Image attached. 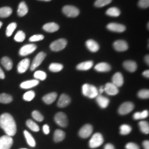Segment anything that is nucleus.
I'll list each match as a JSON object with an SVG mask.
<instances>
[{"label": "nucleus", "instance_id": "nucleus-10", "mask_svg": "<svg viewBox=\"0 0 149 149\" xmlns=\"http://www.w3.org/2000/svg\"><path fill=\"white\" fill-rule=\"evenodd\" d=\"M46 57V54L44 52H40L34 58L32 62V65L31 66V70L33 71L42 63Z\"/></svg>", "mask_w": 149, "mask_h": 149}, {"label": "nucleus", "instance_id": "nucleus-43", "mask_svg": "<svg viewBox=\"0 0 149 149\" xmlns=\"http://www.w3.org/2000/svg\"><path fill=\"white\" fill-rule=\"evenodd\" d=\"M32 117L38 122H42L44 120L43 115L38 111H34L32 112Z\"/></svg>", "mask_w": 149, "mask_h": 149}, {"label": "nucleus", "instance_id": "nucleus-9", "mask_svg": "<svg viewBox=\"0 0 149 149\" xmlns=\"http://www.w3.org/2000/svg\"><path fill=\"white\" fill-rule=\"evenodd\" d=\"M134 109V105L131 102H126L123 103L119 107L118 112L121 115H125L133 111Z\"/></svg>", "mask_w": 149, "mask_h": 149}, {"label": "nucleus", "instance_id": "nucleus-34", "mask_svg": "<svg viewBox=\"0 0 149 149\" xmlns=\"http://www.w3.org/2000/svg\"><path fill=\"white\" fill-rule=\"evenodd\" d=\"M26 125L28 128H29L31 130L34 132H39L40 130V128L39 126L37 124L33 121L31 119H28L27 120L26 122Z\"/></svg>", "mask_w": 149, "mask_h": 149}, {"label": "nucleus", "instance_id": "nucleus-12", "mask_svg": "<svg viewBox=\"0 0 149 149\" xmlns=\"http://www.w3.org/2000/svg\"><path fill=\"white\" fill-rule=\"evenodd\" d=\"M104 89L107 94L110 96H115L119 93L118 87L114 85L112 82L107 83L105 87H104Z\"/></svg>", "mask_w": 149, "mask_h": 149}, {"label": "nucleus", "instance_id": "nucleus-7", "mask_svg": "<svg viewBox=\"0 0 149 149\" xmlns=\"http://www.w3.org/2000/svg\"><path fill=\"white\" fill-rule=\"evenodd\" d=\"M13 143V140L8 135L0 137V149H10Z\"/></svg>", "mask_w": 149, "mask_h": 149}, {"label": "nucleus", "instance_id": "nucleus-28", "mask_svg": "<svg viewBox=\"0 0 149 149\" xmlns=\"http://www.w3.org/2000/svg\"><path fill=\"white\" fill-rule=\"evenodd\" d=\"M65 138V133L60 129H57L55 131L54 134V140L56 143L63 141Z\"/></svg>", "mask_w": 149, "mask_h": 149}, {"label": "nucleus", "instance_id": "nucleus-46", "mask_svg": "<svg viewBox=\"0 0 149 149\" xmlns=\"http://www.w3.org/2000/svg\"><path fill=\"white\" fill-rule=\"evenodd\" d=\"M138 6L141 8H147L149 6V0H140Z\"/></svg>", "mask_w": 149, "mask_h": 149}, {"label": "nucleus", "instance_id": "nucleus-11", "mask_svg": "<svg viewBox=\"0 0 149 149\" xmlns=\"http://www.w3.org/2000/svg\"><path fill=\"white\" fill-rule=\"evenodd\" d=\"M93 130V127L89 124L84 125L79 131V136L84 139L88 138L92 133Z\"/></svg>", "mask_w": 149, "mask_h": 149}, {"label": "nucleus", "instance_id": "nucleus-22", "mask_svg": "<svg viewBox=\"0 0 149 149\" xmlns=\"http://www.w3.org/2000/svg\"><path fill=\"white\" fill-rule=\"evenodd\" d=\"M39 82L38 80H28L21 83L20 87L23 89H29L36 87L39 84Z\"/></svg>", "mask_w": 149, "mask_h": 149}, {"label": "nucleus", "instance_id": "nucleus-38", "mask_svg": "<svg viewBox=\"0 0 149 149\" xmlns=\"http://www.w3.org/2000/svg\"><path fill=\"white\" fill-rule=\"evenodd\" d=\"M47 74L43 71L38 70L34 72V77L36 80L44 81L47 79Z\"/></svg>", "mask_w": 149, "mask_h": 149}, {"label": "nucleus", "instance_id": "nucleus-29", "mask_svg": "<svg viewBox=\"0 0 149 149\" xmlns=\"http://www.w3.org/2000/svg\"><path fill=\"white\" fill-rule=\"evenodd\" d=\"M12 13V9L10 7H3L0 8V18H7Z\"/></svg>", "mask_w": 149, "mask_h": 149}, {"label": "nucleus", "instance_id": "nucleus-3", "mask_svg": "<svg viewBox=\"0 0 149 149\" xmlns=\"http://www.w3.org/2000/svg\"><path fill=\"white\" fill-rule=\"evenodd\" d=\"M104 142V139L101 134L96 133L93 135L89 141V146L91 148L95 149L100 147Z\"/></svg>", "mask_w": 149, "mask_h": 149}, {"label": "nucleus", "instance_id": "nucleus-6", "mask_svg": "<svg viewBox=\"0 0 149 149\" xmlns=\"http://www.w3.org/2000/svg\"><path fill=\"white\" fill-rule=\"evenodd\" d=\"M54 120L56 123L61 127H66L68 125V120L66 114L63 112H59L56 114Z\"/></svg>", "mask_w": 149, "mask_h": 149}, {"label": "nucleus", "instance_id": "nucleus-20", "mask_svg": "<svg viewBox=\"0 0 149 149\" xmlns=\"http://www.w3.org/2000/svg\"><path fill=\"white\" fill-rule=\"evenodd\" d=\"M123 66L127 71L131 72H135L138 68L136 63L132 60H127L124 61L123 63Z\"/></svg>", "mask_w": 149, "mask_h": 149}, {"label": "nucleus", "instance_id": "nucleus-57", "mask_svg": "<svg viewBox=\"0 0 149 149\" xmlns=\"http://www.w3.org/2000/svg\"><path fill=\"white\" fill-rule=\"evenodd\" d=\"M149 23H148V29H149Z\"/></svg>", "mask_w": 149, "mask_h": 149}, {"label": "nucleus", "instance_id": "nucleus-55", "mask_svg": "<svg viewBox=\"0 0 149 149\" xmlns=\"http://www.w3.org/2000/svg\"><path fill=\"white\" fill-rule=\"evenodd\" d=\"M39 1H45V2H49L50 1L52 0H39Z\"/></svg>", "mask_w": 149, "mask_h": 149}, {"label": "nucleus", "instance_id": "nucleus-58", "mask_svg": "<svg viewBox=\"0 0 149 149\" xmlns=\"http://www.w3.org/2000/svg\"><path fill=\"white\" fill-rule=\"evenodd\" d=\"M24 149V148H23V149Z\"/></svg>", "mask_w": 149, "mask_h": 149}, {"label": "nucleus", "instance_id": "nucleus-35", "mask_svg": "<svg viewBox=\"0 0 149 149\" xmlns=\"http://www.w3.org/2000/svg\"><path fill=\"white\" fill-rule=\"evenodd\" d=\"M64 66L62 64L59 63H52L49 65V69L50 71L54 72H58L63 69Z\"/></svg>", "mask_w": 149, "mask_h": 149}, {"label": "nucleus", "instance_id": "nucleus-21", "mask_svg": "<svg viewBox=\"0 0 149 149\" xmlns=\"http://www.w3.org/2000/svg\"><path fill=\"white\" fill-rule=\"evenodd\" d=\"M28 8L25 2L22 1L18 6L17 10V15L19 17H23L26 16L28 13Z\"/></svg>", "mask_w": 149, "mask_h": 149}, {"label": "nucleus", "instance_id": "nucleus-8", "mask_svg": "<svg viewBox=\"0 0 149 149\" xmlns=\"http://www.w3.org/2000/svg\"><path fill=\"white\" fill-rule=\"evenodd\" d=\"M37 49V45L34 44H28L23 46L19 50V54L22 56H25L33 53Z\"/></svg>", "mask_w": 149, "mask_h": 149}, {"label": "nucleus", "instance_id": "nucleus-19", "mask_svg": "<svg viewBox=\"0 0 149 149\" xmlns=\"http://www.w3.org/2000/svg\"><path fill=\"white\" fill-rule=\"evenodd\" d=\"M43 28L45 32L53 33L59 30V26L54 22H50L44 24L43 26Z\"/></svg>", "mask_w": 149, "mask_h": 149}, {"label": "nucleus", "instance_id": "nucleus-5", "mask_svg": "<svg viewBox=\"0 0 149 149\" xmlns=\"http://www.w3.org/2000/svg\"><path fill=\"white\" fill-rule=\"evenodd\" d=\"M63 12L69 17H76L80 14L79 10L73 6L67 5L63 8Z\"/></svg>", "mask_w": 149, "mask_h": 149}, {"label": "nucleus", "instance_id": "nucleus-40", "mask_svg": "<svg viewBox=\"0 0 149 149\" xmlns=\"http://www.w3.org/2000/svg\"><path fill=\"white\" fill-rule=\"evenodd\" d=\"M26 38V34L22 31H19L15 36L14 39L17 42H23Z\"/></svg>", "mask_w": 149, "mask_h": 149}, {"label": "nucleus", "instance_id": "nucleus-33", "mask_svg": "<svg viewBox=\"0 0 149 149\" xmlns=\"http://www.w3.org/2000/svg\"><path fill=\"white\" fill-rule=\"evenodd\" d=\"M17 26V23L15 22L11 23L10 24H8V26L7 27L6 31V36L8 37H11V36L12 35V34L13 33L14 31H15Z\"/></svg>", "mask_w": 149, "mask_h": 149}, {"label": "nucleus", "instance_id": "nucleus-23", "mask_svg": "<svg viewBox=\"0 0 149 149\" xmlns=\"http://www.w3.org/2000/svg\"><path fill=\"white\" fill-rule=\"evenodd\" d=\"M96 101L102 108H106L109 103V99L106 97L101 95H98L97 96Z\"/></svg>", "mask_w": 149, "mask_h": 149}, {"label": "nucleus", "instance_id": "nucleus-36", "mask_svg": "<svg viewBox=\"0 0 149 149\" xmlns=\"http://www.w3.org/2000/svg\"><path fill=\"white\" fill-rule=\"evenodd\" d=\"M149 112L147 110H145L142 112H136L133 116V118L135 120H139L145 119L148 117Z\"/></svg>", "mask_w": 149, "mask_h": 149}, {"label": "nucleus", "instance_id": "nucleus-13", "mask_svg": "<svg viewBox=\"0 0 149 149\" xmlns=\"http://www.w3.org/2000/svg\"><path fill=\"white\" fill-rule=\"evenodd\" d=\"M107 28L110 31L118 33L124 32L126 29L125 26L119 23H111L107 26Z\"/></svg>", "mask_w": 149, "mask_h": 149}, {"label": "nucleus", "instance_id": "nucleus-44", "mask_svg": "<svg viewBox=\"0 0 149 149\" xmlns=\"http://www.w3.org/2000/svg\"><path fill=\"white\" fill-rule=\"evenodd\" d=\"M139 97L143 98V99H147L149 97V90H141L138 93Z\"/></svg>", "mask_w": 149, "mask_h": 149}, {"label": "nucleus", "instance_id": "nucleus-51", "mask_svg": "<svg viewBox=\"0 0 149 149\" xmlns=\"http://www.w3.org/2000/svg\"><path fill=\"white\" fill-rule=\"evenodd\" d=\"M104 149H115V148L112 144H107L104 146Z\"/></svg>", "mask_w": 149, "mask_h": 149}, {"label": "nucleus", "instance_id": "nucleus-41", "mask_svg": "<svg viewBox=\"0 0 149 149\" xmlns=\"http://www.w3.org/2000/svg\"><path fill=\"white\" fill-rule=\"evenodd\" d=\"M36 94L33 91H29L26 92L23 96V100L26 101H31L35 97Z\"/></svg>", "mask_w": 149, "mask_h": 149}, {"label": "nucleus", "instance_id": "nucleus-37", "mask_svg": "<svg viewBox=\"0 0 149 149\" xmlns=\"http://www.w3.org/2000/svg\"><path fill=\"white\" fill-rule=\"evenodd\" d=\"M139 125L141 131L145 134H148L149 133V123L146 121H141L139 123Z\"/></svg>", "mask_w": 149, "mask_h": 149}, {"label": "nucleus", "instance_id": "nucleus-15", "mask_svg": "<svg viewBox=\"0 0 149 149\" xmlns=\"http://www.w3.org/2000/svg\"><path fill=\"white\" fill-rule=\"evenodd\" d=\"M30 66V60L28 58L21 60L17 66V71L19 73L23 74L25 72Z\"/></svg>", "mask_w": 149, "mask_h": 149}, {"label": "nucleus", "instance_id": "nucleus-4", "mask_svg": "<svg viewBox=\"0 0 149 149\" xmlns=\"http://www.w3.org/2000/svg\"><path fill=\"white\" fill-rule=\"evenodd\" d=\"M67 41L65 39H59L50 44V48L54 52H59L63 50L67 45Z\"/></svg>", "mask_w": 149, "mask_h": 149}, {"label": "nucleus", "instance_id": "nucleus-24", "mask_svg": "<svg viewBox=\"0 0 149 149\" xmlns=\"http://www.w3.org/2000/svg\"><path fill=\"white\" fill-rule=\"evenodd\" d=\"M58 97L56 92H52L45 95L43 97V101L47 104H50L55 101Z\"/></svg>", "mask_w": 149, "mask_h": 149}, {"label": "nucleus", "instance_id": "nucleus-52", "mask_svg": "<svg viewBox=\"0 0 149 149\" xmlns=\"http://www.w3.org/2000/svg\"><path fill=\"white\" fill-rule=\"evenodd\" d=\"M143 76H145V77H146V78H149V71L148 70H145V71H144V72L143 73Z\"/></svg>", "mask_w": 149, "mask_h": 149}, {"label": "nucleus", "instance_id": "nucleus-26", "mask_svg": "<svg viewBox=\"0 0 149 149\" xmlns=\"http://www.w3.org/2000/svg\"><path fill=\"white\" fill-rule=\"evenodd\" d=\"M1 63L7 71L11 70L13 68V62L8 56L3 57L1 60Z\"/></svg>", "mask_w": 149, "mask_h": 149}, {"label": "nucleus", "instance_id": "nucleus-1", "mask_svg": "<svg viewBox=\"0 0 149 149\" xmlns=\"http://www.w3.org/2000/svg\"><path fill=\"white\" fill-rule=\"evenodd\" d=\"M0 127L5 131L7 135L11 137L14 136L17 132V126L14 118L7 113L1 115Z\"/></svg>", "mask_w": 149, "mask_h": 149}, {"label": "nucleus", "instance_id": "nucleus-47", "mask_svg": "<svg viewBox=\"0 0 149 149\" xmlns=\"http://www.w3.org/2000/svg\"><path fill=\"white\" fill-rule=\"evenodd\" d=\"M126 149H140L138 145L134 143H129L125 145Z\"/></svg>", "mask_w": 149, "mask_h": 149}, {"label": "nucleus", "instance_id": "nucleus-50", "mask_svg": "<svg viewBox=\"0 0 149 149\" xmlns=\"http://www.w3.org/2000/svg\"><path fill=\"white\" fill-rule=\"evenodd\" d=\"M5 79V74L3 72V71L1 69V68L0 67V79Z\"/></svg>", "mask_w": 149, "mask_h": 149}, {"label": "nucleus", "instance_id": "nucleus-30", "mask_svg": "<svg viewBox=\"0 0 149 149\" xmlns=\"http://www.w3.org/2000/svg\"><path fill=\"white\" fill-rule=\"evenodd\" d=\"M24 136H25V138L27 140L28 144L31 147L36 146V143L34 139L33 138V137L32 136V135L27 130L24 131Z\"/></svg>", "mask_w": 149, "mask_h": 149}, {"label": "nucleus", "instance_id": "nucleus-56", "mask_svg": "<svg viewBox=\"0 0 149 149\" xmlns=\"http://www.w3.org/2000/svg\"><path fill=\"white\" fill-rule=\"evenodd\" d=\"M2 24H3L2 22L0 21V29L1 28V27H2Z\"/></svg>", "mask_w": 149, "mask_h": 149}, {"label": "nucleus", "instance_id": "nucleus-25", "mask_svg": "<svg viewBox=\"0 0 149 149\" xmlns=\"http://www.w3.org/2000/svg\"><path fill=\"white\" fill-rule=\"evenodd\" d=\"M95 69L98 72H108L111 70V66L106 63H100L96 65Z\"/></svg>", "mask_w": 149, "mask_h": 149}, {"label": "nucleus", "instance_id": "nucleus-32", "mask_svg": "<svg viewBox=\"0 0 149 149\" xmlns=\"http://www.w3.org/2000/svg\"><path fill=\"white\" fill-rule=\"evenodd\" d=\"M106 15L110 17H117L120 15V11L117 7H111L107 10Z\"/></svg>", "mask_w": 149, "mask_h": 149}, {"label": "nucleus", "instance_id": "nucleus-2", "mask_svg": "<svg viewBox=\"0 0 149 149\" xmlns=\"http://www.w3.org/2000/svg\"><path fill=\"white\" fill-rule=\"evenodd\" d=\"M82 93L84 96L90 98H96L98 95V90L95 86L90 84H86L82 87Z\"/></svg>", "mask_w": 149, "mask_h": 149}, {"label": "nucleus", "instance_id": "nucleus-53", "mask_svg": "<svg viewBox=\"0 0 149 149\" xmlns=\"http://www.w3.org/2000/svg\"><path fill=\"white\" fill-rule=\"evenodd\" d=\"M145 62H146V63L148 64V65H149V55H146V56H145Z\"/></svg>", "mask_w": 149, "mask_h": 149}, {"label": "nucleus", "instance_id": "nucleus-49", "mask_svg": "<svg viewBox=\"0 0 149 149\" xmlns=\"http://www.w3.org/2000/svg\"><path fill=\"white\" fill-rule=\"evenodd\" d=\"M143 145L145 149H149V141L148 140H145L143 143Z\"/></svg>", "mask_w": 149, "mask_h": 149}, {"label": "nucleus", "instance_id": "nucleus-42", "mask_svg": "<svg viewBox=\"0 0 149 149\" xmlns=\"http://www.w3.org/2000/svg\"><path fill=\"white\" fill-rule=\"evenodd\" d=\"M112 0H96L95 6L96 7L101 8L105 6L108 5L112 2Z\"/></svg>", "mask_w": 149, "mask_h": 149}, {"label": "nucleus", "instance_id": "nucleus-27", "mask_svg": "<svg viewBox=\"0 0 149 149\" xmlns=\"http://www.w3.org/2000/svg\"><path fill=\"white\" fill-rule=\"evenodd\" d=\"M93 65V62L92 61H87L77 65L76 69L81 71H87L90 69Z\"/></svg>", "mask_w": 149, "mask_h": 149}, {"label": "nucleus", "instance_id": "nucleus-14", "mask_svg": "<svg viewBox=\"0 0 149 149\" xmlns=\"http://www.w3.org/2000/svg\"><path fill=\"white\" fill-rule=\"evenodd\" d=\"M113 47L118 52H124L128 49V44L123 40H118L113 43Z\"/></svg>", "mask_w": 149, "mask_h": 149}, {"label": "nucleus", "instance_id": "nucleus-31", "mask_svg": "<svg viewBox=\"0 0 149 149\" xmlns=\"http://www.w3.org/2000/svg\"><path fill=\"white\" fill-rule=\"evenodd\" d=\"M13 101V97L5 93L0 94V103L3 104H8Z\"/></svg>", "mask_w": 149, "mask_h": 149}, {"label": "nucleus", "instance_id": "nucleus-39", "mask_svg": "<svg viewBox=\"0 0 149 149\" xmlns=\"http://www.w3.org/2000/svg\"><path fill=\"white\" fill-rule=\"evenodd\" d=\"M132 127L128 124H123L120 127V133L122 135H128L132 131Z\"/></svg>", "mask_w": 149, "mask_h": 149}, {"label": "nucleus", "instance_id": "nucleus-18", "mask_svg": "<svg viewBox=\"0 0 149 149\" xmlns=\"http://www.w3.org/2000/svg\"><path fill=\"white\" fill-rule=\"evenodd\" d=\"M86 45L88 49L93 53H96L100 49L99 44L92 39H89L86 42Z\"/></svg>", "mask_w": 149, "mask_h": 149}, {"label": "nucleus", "instance_id": "nucleus-16", "mask_svg": "<svg viewBox=\"0 0 149 149\" xmlns=\"http://www.w3.org/2000/svg\"><path fill=\"white\" fill-rule=\"evenodd\" d=\"M71 102V98L69 96L65 93L60 96L57 105L59 108H65L68 106Z\"/></svg>", "mask_w": 149, "mask_h": 149}, {"label": "nucleus", "instance_id": "nucleus-17", "mask_svg": "<svg viewBox=\"0 0 149 149\" xmlns=\"http://www.w3.org/2000/svg\"><path fill=\"white\" fill-rule=\"evenodd\" d=\"M112 83L118 87H122L124 84V78L120 72H117L113 76Z\"/></svg>", "mask_w": 149, "mask_h": 149}, {"label": "nucleus", "instance_id": "nucleus-45", "mask_svg": "<svg viewBox=\"0 0 149 149\" xmlns=\"http://www.w3.org/2000/svg\"><path fill=\"white\" fill-rule=\"evenodd\" d=\"M44 36L42 34H36L30 38L29 40L31 42H36L42 40L44 39Z\"/></svg>", "mask_w": 149, "mask_h": 149}, {"label": "nucleus", "instance_id": "nucleus-54", "mask_svg": "<svg viewBox=\"0 0 149 149\" xmlns=\"http://www.w3.org/2000/svg\"><path fill=\"white\" fill-rule=\"evenodd\" d=\"M104 91V87L103 86H101V87H100V90H99V91H98V92L100 93H102Z\"/></svg>", "mask_w": 149, "mask_h": 149}, {"label": "nucleus", "instance_id": "nucleus-48", "mask_svg": "<svg viewBox=\"0 0 149 149\" xmlns=\"http://www.w3.org/2000/svg\"><path fill=\"white\" fill-rule=\"evenodd\" d=\"M43 132L46 135L49 133H50V128H49V125L47 124H45L44 125H43Z\"/></svg>", "mask_w": 149, "mask_h": 149}]
</instances>
